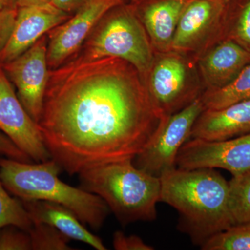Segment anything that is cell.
Masks as SVG:
<instances>
[{
  "mask_svg": "<svg viewBox=\"0 0 250 250\" xmlns=\"http://www.w3.org/2000/svg\"><path fill=\"white\" fill-rule=\"evenodd\" d=\"M229 205L234 225L250 223V172L229 182Z\"/></svg>",
  "mask_w": 250,
  "mask_h": 250,
  "instance_id": "cell-19",
  "label": "cell"
},
{
  "mask_svg": "<svg viewBox=\"0 0 250 250\" xmlns=\"http://www.w3.org/2000/svg\"><path fill=\"white\" fill-rule=\"evenodd\" d=\"M205 110L199 97L182 109L164 116L152 139L134 158V165L159 178L175 169L179 150L190 139L192 128Z\"/></svg>",
  "mask_w": 250,
  "mask_h": 250,
  "instance_id": "cell-6",
  "label": "cell"
},
{
  "mask_svg": "<svg viewBox=\"0 0 250 250\" xmlns=\"http://www.w3.org/2000/svg\"><path fill=\"white\" fill-rule=\"evenodd\" d=\"M92 33L83 57H116L129 62L140 75L150 72L154 64L150 42L142 24L129 10L120 9L110 15Z\"/></svg>",
  "mask_w": 250,
  "mask_h": 250,
  "instance_id": "cell-5",
  "label": "cell"
},
{
  "mask_svg": "<svg viewBox=\"0 0 250 250\" xmlns=\"http://www.w3.org/2000/svg\"><path fill=\"white\" fill-rule=\"evenodd\" d=\"M0 250H32L29 232L14 225L1 228Z\"/></svg>",
  "mask_w": 250,
  "mask_h": 250,
  "instance_id": "cell-24",
  "label": "cell"
},
{
  "mask_svg": "<svg viewBox=\"0 0 250 250\" xmlns=\"http://www.w3.org/2000/svg\"><path fill=\"white\" fill-rule=\"evenodd\" d=\"M79 175L81 188L101 197L123 225L156 220L160 178L138 168L133 160L97 166Z\"/></svg>",
  "mask_w": 250,
  "mask_h": 250,
  "instance_id": "cell-4",
  "label": "cell"
},
{
  "mask_svg": "<svg viewBox=\"0 0 250 250\" xmlns=\"http://www.w3.org/2000/svg\"><path fill=\"white\" fill-rule=\"evenodd\" d=\"M0 155L22 162L31 163L32 160L19 149L11 139L0 131Z\"/></svg>",
  "mask_w": 250,
  "mask_h": 250,
  "instance_id": "cell-27",
  "label": "cell"
},
{
  "mask_svg": "<svg viewBox=\"0 0 250 250\" xmlns=\"http://www.w3.org/2000/svg\"><path fill=\"white\" fill-rule=\"evenodd\" d=\"M52 0H17L18 8L25 6H45L51 4Z\"/></svg>",
  "mask_w": 250,
  "mask_h": 250,
  "instance_id": "cell-29",
  "label": "cell"
},
{
  "mask_svg": "<svg viewBox=\"0 0 250 250\" xmlns=\"http://www.w3.org/2000/svg\"><path fill=\"white\" fill-rule=\"evenodd\" d=\"M87 1L88 0H52L51 4L68 14L70 11L78 9Z\"/></svg>",
  "mask_w": 250,
  "mask_h": 250,
  "instance_id": "cell-28",
  "label": "cell"
},
{
  "mask_svg": "<svg viewBox=\"0 0 250 250\" xmlns=\"http://www.w3.org/2000/svg\"><path fill=\"white\" fill-rule=\"evenodd\" d=\"M190 0H160L149 5L143 13L146 31L154 46L162 51L172 49V41L181 16Z\"/></svg>",
  "mask_w": 250,
  "mask_h": 250,
  "instance_id": "cell-17",
  "label": "cell"
},
{
  "mask_svg": "<svg viewBox=\"0 0 250 250\" xmlns=\"http://www.w3.org/2000/svg\"><path fill=\"white\" fill-rule=\"evenodd\" d=\"M220 1H223L224 4H228V3L229 2V1H231V0H220Z\"/></svg>",
  "mask_w": 250,
  "mask_h": 250,
  "instance_id": "cell-31",
  "label": "cell"
},
{
  "mask_svg": "<svg viewBox=\"0 0 250 250\" xmlns=\"http://www.w3.org/2000/svg\"><path fill=\"white\" fill-rule=\"evenodd\" d=\"M236 8L228 21L225 39L235 41L250 53V0H234Z\"/></svg>",
  "mask_w": 250,
  "mask_h": 250,
  "instance_id": "cell-22",
  "label": "cell"
},
{
  "mask_svg": "<svg viewBox=\"0 0 250 250\" xmlns=\"http://www.w3.org/2000/svg\"><path fill=\"white\" fill-rule=\"evenodd\" d=\"M113 248L116 250H153L154 247L146 244L142 238L136 235L126 236L122 231L113 234Z\"/></svg>",
  "mask_w": 250,
  "mask_h": 250,
  "instance_id": "cell-25",
  "label": "cell"
},
{
  "mask_svg": "<svg viewBox=\"0 0 250 250\" xmlns=\"http://www.w3.org/2000/svg\"><path fill=\"white\" fill-rule=\"evenodd\" d=\"M250 133V100H248L220 109H205L195 123L190 139L225 141Z\"/></svg>",
  "mask_w": 250,
  "mask_h": 250,
  "instance_id": "cell-13",
  "label": "cell"
},
{
  "mask_svg": "<svg viewBox=\"0 0 250 250\" xmlns=\"http://www.w3.org/2000/svg\"><path fill=\"white\" fill-rule=\"evenodd\" d=\"M148 95L161 116L182 109L197 98L187 90V70L183 62L173 55H166L153 64Z\"/></svg>",
  "mask_w": 250,
  "mask_h": 250,
  "instance_id": "cell-11",
  "label": "cell"
},
{
  "mask_svg": "<svg viewBox=\"0 0 250 250\" xmlns=\"http://www.w3.org/2000/svg\"><path fill=\"white\" fill-rule=\"evenodd\" d=\"M22 202L33 223L47 224L70 239L86 243L98 250H107L103 241L90 232L77 215L64 206L43 200Z\"/></svg>",
  "mask_w": 250,
  "mask_h": 250,
  "instance_id": "cell-16",
  "label": "cell"
},
{
  "mask_svg": "<svg viewBox=\"0 0 250 250\" xmlns=\"http://www.w3.org/2000/svg\"><path fill=\"white\" fill-rule=\"evenodd\" d=\"M178 168L223 169L232 176L250 172V133L225 141L190 139L177 157Z\"/></svg>",
  "mask_w": 250,
  "mask_h": 250,
  "instance_id": "cell-8",
  "label": "cell"
},
{
  "mask_svg": "<svg viewBox=\"0 0 250 250\" xmlns=\"http://www.w3.org/2000/svg\"><path fill=\"white\" fill-rule=\"evenodd\" d=\"M123 0H88L76 14L51 30L47 41L49 66L58 67L73 55L106 14Z\"/></svg>",
  "mask_w": 250,
  "mask_h": 250,
  "instance_id": "cell-10",
  "label": "cell"
},
{
  "mask_svg": "<svg viewBox=\"0 0 250 250\" xmlns=\"http://www.w3.org/2000/svg\"><path fill=\"white\" fill-rule=\"evenodd\" d=\"M17 9V0H0V10Z\"/></svg>",
  "mask_w": 250,
  "mask_h": 250,
  "instance_id": "cell-30",
  "label": "cell"
},
{
  "mask_svg": "<svg viewBox=\"0 0 250 250\" xmlns=\"http://www.w3.org/2000/svg\"><path fill=\"white\" fill-rule=\"evenodd\" d=\"M33 250H71L70 239L54 227L45 223H33L28 231Z\"/></svg>",
  "mask_w": 250,
  "mask_h": 250,
  "instance_id": "cell-23",
  "label": "cell"
},
{
  "mask_svg": "<svg viewBox=\"0 0 250 250\" xmlns=\"http://www.w3.org/2000/svg\"><path fill=\"white\" fill-rule=\"evenodd\" d=\"M17 10H0V55L11 35Z\"/></svg>",
  "mask_w": 250,
  "mask_h": 250,
  "instance_id": "cell-26",
  "label": "cell"
},
{
  "mask_svg": "<svg viewBox=\"0 0 250 250\" xmlns=\"http://www.w3.org/2000/svg\"><path fill=\"white\" fill-rule=\"evenodd\" d=\"M160 202L177 210L184 231L203 244L234 225L229 205V182L213 168L176 167L160 177Z\"/></svg>",
  "mask_w": 250,
  "mask_h": 250,
  "instance_id": "cell-2",
  "label": "cell"
},
{
  "mask_svg": "<svg viewBox=\"0 0 250 250\" xmlns=\"http://www.w3.org/2000/svg\"><path fill=\"white\" fill-rule=\"evenodd\" d=\"M1 65L17 89L23 106L34 121L39 123L50 75L47 38L42 36L17 58Z\"/></svg>",
  "mask_w": 250,
  "mask_h": 250,
  "instance_id": "cell-7",
  "label": "cell"
},
{
  "mask_svg": "<svg viewBox=\"0 0 250 250\" xmlns=\"http://www.w3.org/2000/svg\"><path fill=\"white\" fill-rule=\"evenodd\" d=\"M163 118L133 65L82 57L50 71L38 125L52 159L74 175L134 160Z\"/></svg>",
  "mask_w": 250,
  "mask_h": 250,
  "instance_id": "cell-1",
  "label": "cell"
},
{
  "mask_svg": "<svg viewBox=\"0 0 250 250\" xmlns=\"http://www.w3.org/2000/svg\"><path fill=\"white\" fill-rule=\"evenodd\" d=\"M68 19L67 13L52 4L18 8L16 21L1 55L0 65L17 58L46 33Z\"/></svg>",
  "mask_w": 250,
  "mask_h": 250,
  "instance_id": "cell-12",
  "label": "cell"
},
{
  "mask_svg": "<svg viewBox=\"0 0 250 250\" xmlns=\"http://www.w3.org/2000/svg\"><path fill=\"white\" fill-rule=\"evenodd\" d=\"M228 4L220 0H190L184 9L172 43L174 50L195 47L224 18Z\"/></svg>",
  "mask_w": 250,
  "mask_h": 250,
  "instance_id": "cell-14",
  "label": "cell"
},
{
  "mask_svg": "<svg viewBox=\"0 0 250 250\" xmlns=\"http://www.w3.org/2000/svg\"><path fill=\"white\" fill-rule=\"evenodd\" d=\"M62 169L51 159L36 164L0 157V178L4 187L22 201L43 200L64 206L85 225L98 230L110 212L101 197L64 183Z\"/></svg>",
  "mask_w": 250,
  "mask_h": 250,
  "instance_id": "cell-3",
  "label": "cell"
},
{
  "mask_svg": "<svg viewBox=\"0 0 250 250\" xmlns=\"http://www.w3.org/2000/svg\"><path fill=\"white\" fill-rule=\"evenodd\" d=\"M203 250H250V223L236 224L207 240Z\"/></svg>",
  "mask_w": 250,
  "mask_h": 250,
  "instance_id": "cell-20",
  "label": "cell"
},
{
  "mask_svg": "<svg viewBox=\"0 0 250 250\" xmlns=\"http://www.w3.org/2000/svg\"><path fill=\"white\" fill-rule=\"evenodd\" d=\"M250 63V53L229 39H224L200 62L202 77L209 90L229 84Z\"/></svg>",
  "mask_w": 250,
  "mask_h": 250,
  "instance_id": "cell-15",
  "label": "cell"
},
{
  "mask_svg": "<svg viewBox=\"0 0 250 250\" xmlns=\"http://www.w3.org/2000/svg\"><path fill=\"white\" fill-rule=\"evenodd\" d=\"M205 109L218 110L250 100V63L231 83L222 88L208 90L201 97Z\"/></svg>",
  "mask_w": 250,
  "mask_h": 250,
  "instance_id": "cell-18",
  "label": "cell"
},
{
  "mask_svg": "<svg viewBox=\"0 0 250 250\" xmlns=\"http://www.w3.org/2000/svg\"><path fill=\"white\" fill-rule=\"evenodd\" d=\"M0 178V229L8 225H14L29 231L33 223L22 201L11 197Z\"/></svg>",
  "mask_w": 250,
  "mask_h": 250,
  "instance_id": "cell-21",
  "label": "cell"
},
{
  "mask_svg": "<svg viewBox=\"0 0 250 250\" xmlns=\"http://www.w3.org/2000/svg\"><path fill=\"white\" fill-rule=\"evenodd\" d=\"M0 131L34 162L52 159L39 125L27 113L0 66Z\"/></svg>",
  "mask_w": 250,
  "mask_h": 250,
  "instance_id": "cell-9",
  "label": "cell"
}]
</instances>
